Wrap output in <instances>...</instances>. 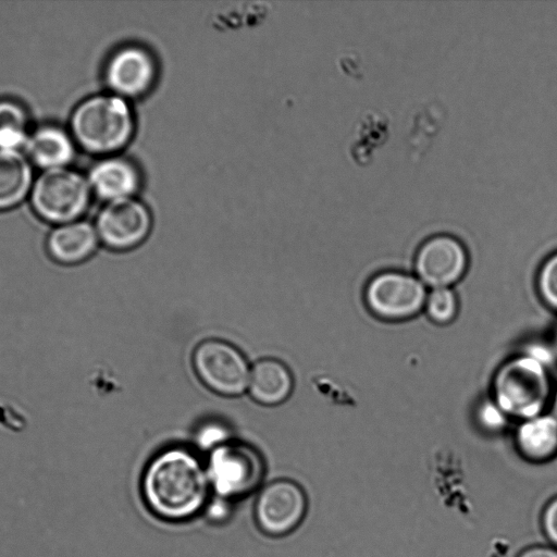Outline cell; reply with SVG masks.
I'll use <instances>...</instances> for the list:
<instances>
[{"label":"cell","mask_w":557,"mask_h":557,"mask_svg":"<svg viewBox=\"0 0 557 557\" xmlns=\"http://www.w3.org/2000/svg\"><path fill=\"white\" fill-rule=\"evenodd\" d=\"M140 490L148 509L171 522L199 515L212 492L206 463L181 445L165 447L151 457L143 471Z\"/></svg>","instance_id":"6da1fadb"},{"label":"cell","mask_w":557,"mask_h":557,"mask_svg":"<svg viewBox=\"0 0 557 557\" xmlns=\"http://www.w3.org/2000/svg\"><path fill=\"white\" fill-rule=\"evenodd\" d=\"M134 128V114L127 100L114 94L91 96L71 115L73 139L95 154L119 151L131 140Z\"/></svg>","instance_id":"7a4b0ae2"},{"label":"cell","mask_w":557,"mask_h":557,"mask_svg":"<svg viewBox=\"0 0 557 557\" xmlns=\"http://www.w3.org/2000/svg\"><path fill=\"white\" fill-rule=\"evenodd\" d=\"M493 391L504 414L523 420L542 414L554 394L545 364L532 356L504 363L495 374Z\"/></svg>","instance_id":"3957f363"},{"label":"cell","mask_w":557,"mask_h":557,"mask_svg":"<svg viewBox=\"0 0 557 557\" xmlns=\"http://www.w3.org/2000/svg\"><path fill=\"white\" fill-rule=\"evenodd\" d=\"M206 467L212 492L228 502L252 493L264 476V460L260 451L234 438L211 449Z\"/></svg>","instance_id":"277c9868"},{"label":"cell","mask_w":557,"mask_h":557,"mask_svg":"<svg viewBox=\"0 0 557 557\" xmlns=\"http://www.w3.org/2000/svg\"><path fill=\"white\" fill-rule=\"evenodd\" d=\"M90 194L87 177L69 168L44 171L29 193L34 211L58 225L78 220L89 205Z\"/></svg>","instance_id":"5b68a950"},{"label":"cell","mask_w":557,"mask_h":557,"mask_svg":"<svg viewBox=\"0 0 557 557\" xmlns=\"http://www.w3.org/2000/svg\"><path fill=\"white\" fill-rule=\"evenodd\" d=\"M196 376L212 393L238 397L247 392L251 366L239 348L220 338L201 341L193 351Z\"/></svg>","instance_id":"8992f818"},{"label":"cell","mask_w":557,"mask_h":557,"mask_svg":"<svg viewBox=\"0 0 557 557\" xmlns=\"http://www.w3.org/2000/svg\"><path fill=\"white\" fill-rule=\"evenodd\" d=\"M308 499L302 487L287 479L264 485L257 496L253 515L267 535L280 537L295 531L306 517Z\"/></svg>","instance_id":"52a82bcc"},{"label":"cell","mask_w":557,"mask_h":557,"mask_svg":"<svg viewBox=\"0 0 557 557\" xmlns=\"http://www.w3.org/2000/svg\"><path fill=\"white\" fill-rule=\"evenodd\" d=\"M99 240L109 249L126 251L143 244L152 228L146 205L134 197L109 201L96 220Z\"/></svg>","instance_id":"ba28073f"},{"label":"cell","mask_w":557,"mask_h":557,"mask_svg":"<svg viewBox=\"0 0 557 557\" xmlns=\"http://www.w3.org/2000/svg\"><path fill=\"white\" fill-rule=\"evenodd\" d=\"M425 285L417 277L385 272L372 278L366 289L370 310L380 318L403 320L418 313L426 301Z\"/></svg>","instance_id":"9c48e42d"},{"label":"cell","mask_w":557,"mask_h":557,"mask_svg":"<svg viewBox=\"0 0 557 557\" xmlns=\"http://www.w3.org/2000/svg\"><path fill=\"white\" fill-rule=\"evenodd\" d=\"M468 257L462 243L447 234L428 238L418 249V278L434 288L449 287L465 274Z\"/></svg>","instance_id":"30bf717a"},{"label":"cell","mask_w":557,"mask_h":557,"mask_svg":"<svg viewBox=\"0 0 557 557\" xmlns=\"http://www.w3.org/2000/svg\"><path fill=\"white\" fill-rule=\"evenodd\" d=\"M156 76L157 64L152 54L139 46L116 50L107 62L104 72L109 88L124 99L146 94Z\"/></svg>","instance_id":"8fae6325"},{"label":"cell","mask_w":557,"mask_h":557,"mask_svg":"<svg viewBox=\"0 0 557 557\" xmlns=\"http://www.w3.org/2000/svg\"><path fill=\"white\" fill-rule=\"evenodd\" d=\"M87 180L91 193L107 202L133 197L140 184L137 168L119 157L98 161L90 169Z\"/></svg>","instance_id":"7c38bea8"},{"label":"cell","mask_w":557,"mask_h":557,"mask_svg":"<svg viewBox=\"0 0 557 557\" xmlns=\"http://www.w3.org/2000/svg\"><path fill=\"white\" fill-rule=\"evenodd\" d=\"M294 376L289 368L275 358H262L251 366L247 393L257 404L278 406L294 391Z\"/></svg>","instance_id":"4fadbf2b"},{"label":"cell","mask_w":557,"mask_h":557,"mask_svg":"<svg viewBox=\"0 0 557 557\" xmlns=\"http://www.w3.org/2000/svg\"><path fill=\"white\" fill-rule=\"evenodd\" d=\"M99 236L96 227L86 221L57 225L47 238L50 257L62 264H76L88 259L97 249Z\"/></svg>","instance_id":"5bb4252c"},{"label":"cell","mask_w":557,"mask_h":557,"mask_svg":"<svg viewBox=\"0 0 557 557\" xmlns=\"http://www.w3.org/2000/svg\"><path fill=\"white\" fill-rule=\"evenodd\" d=\"M27 158L46 170L67 168L75 154L73 137L55 125H45L29 135L25 145Z\"/></svg>","instance_id":"9a60e30c"},{"label":"cell","mask_w":557,"mask_h":557,"mask_svg":"<svg viewBox=\"0 0 557 557\" xmlns=\"http://www.w3.org/2000/svg\"><path fill=\"white\" fill-rule=\"evenodd\" d=\"M520 455L534 463L548 462L557 457V419L552 413L524 420L516 433Z\"/></svg>","instance_id":"2e32d148"},{"label":"cell","mask_w":557,"mask_h":557,"mask_svg":"<svg viewBox=\"0 0 557 557\" xmlns=\"http://www.w3.org/2000/svg\"><path fill=\"white\" fill-rule=\"evenodd\" d=\"M33 170L20 150L0 149V211L15 207L30 193Z\"/></svg>","instance_id":"e0dca14e"},{"label":"cell","mask_w":557,"mask_h":557,"mask_svg":"<svg viewBox=\"0 0 557 557\" xmlns=\"http://www.w3.org/2000/svg\"><path fill=\"white\" fill-rule=\"evenodd\" d=\"M25 109L12 100H0V149L20 150L29 138Z\"/></svg>","instance_id":"ac0fdd59"},{"label":"cell","mask_w":557,"mask_h":557,"mask_svg":"<svg viewBox=\"0 0 557 557\" xmlns=\"http://www.w3.org/2000/svg\"><path fill=\"white\" fill-rule=\"evenodd\" d=\"M425 307L432 321L445 324L450 322L457 313V299L448 287L434 288L426 297Z\"/></svg>","instance_id":"d6986e66"},{"label":"cell","mask_w":557,"mask_h":557,"mask_svg":"<svg viewBox=\"0 0 557 557\" xmlns=\"http://www.w3.org/2000/svg\"><path fill=\"white\" fill-rule=\"evenodd\" d=\"M537 289L543 302L557 312V251L541 265L537 275Z\"/></svg>","instance_id":"ffe728a7"},{"label":"cell","mask_w":557,"mask_h":557,"mask_svg":"<svg viewBox=\"0 0 557 557\" xmlns=\"http://www.w3.org/2000/svg\"><path fill=\"white\" fill-rule=\"evenodd\" d=\"M196 438L199 446L210 451L232 437L230 436V431L225 425L210 421L200 426Z\"/></svg>","instance_id":"44dd1931"},{"label":"cell","mask_w":557,"mask_h":557,"mask_svg":"<svg viewBox=\"0 0 557 557\" xmlns=\"http://www.w3.org/2000/svg\"><path fill=\"white\" fill-rule=\"evenodd\" d=\"M541 528L548 544L557 548V495L553 496L543 507Z\"/></svg>","instance_id":"7402d4cb"},{"label":"cell","mask_w":557,"mask_h":557,"mask_svg":"<svg viewBox=\"0 0 557 557\" xmlns=\"http://www.w3.org/2000/svg\"><path fill=\"white\" fill-rule=\"evenodd\" d=\"M517 557H557V548L547 545H533L524 548Z\"/></svg>","instance_id":"603a6c76"},{"label":"cell","mask_w":557,"mask_h":557,"mask_svg":"<svg viewBox=\"0 0 557 557\" xmlns=\"http://www.w3.org/2000/svg\"><path fill=\"white\" fill-rule=\"evenodd\" d=\"M552 414L557 419V389L554 392L552 397Z\"/></svg>","instance_id":"cb8c5ba5"},{"label":"cell","mask_w":557,"mask_h":557,"mask_svg":"<svg viewBox=\"0 0 557 557\" xmlns=\"http://www.w3.org/2000/svg\"><path fill=\"white\" fill-rule=\"evenodd\" d=\"M554 347H555V351L557 354V329H556L555 334H554Z\"/></svg>","instance_id":"d4e9b609"}]
</instances>
